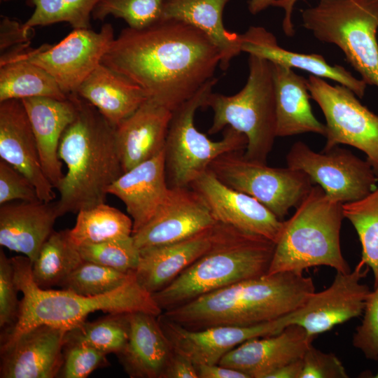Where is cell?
Returning <instances> with one entry per match:
<instances>
[{
    "instance_id": "cell-11",
    "label": "cell",
    "mask_w": 378,
    "mask_h": 378,
    "mask_svg": "<svg viewBox=\"0 0 378 378\" xmlns=\"http://www.w3.org/2000/svg\"><path fill=\"white\" fill-rule=\"evenodd\" d=\"M307 88L321 108L326 124L323 150L340 144L363 152L378 177V115L363 106L347 87L332 85L322 78L309 75Z\"/></svg>"
},
{
    "instance_id": "cell-47",
    "label": "cell",
    "mask_w": 378,
    "mask_h": 378,
    "mask_svg": "<svg viewBox=\"0 0 378 378\" xmlns=\"http://www.w3.org/2000/svg\"><path fill=\"white\" fill-rule=\"evenodd\" d=\"M199 378H248L237 370L218 364L196 365Z\"/></svg>"
},
{
    "instance_id": "cell-43",
    "label": "cell",
    "mask_w": 378,
    "mask_h": 378,
    "mask_svg": "<svg viewBox=\"0 0 378 378\" xmlns=\"http://www.w3.org/2000/svg\"><path fill=\"white\" fill-rule=\"evenodd\" d=\"M38 200L36 188L30 180L12 165L0 159V205L13 200Z\"/></svg>"
},
{
    "instance_id": "cell-20",
    "label": "cell",
    "mask_w": 378,
    "mask_h": 378,
    "mask_svg": "<svg viewBox=\"0 0 378 378\" xmlns=\"http://www.w3.org/2000/svg\"><path fill=\"white\" fill-rule=\"evenodd\" d=\"M0 158L30 180L40 200L53 201L54 187L43 171L34 134L22 99L0 102Z\"/></svg>"
},
{
    "instance_id": "cell-24",
    "label": "cell",
    "mask_w": 378,
    "mask_h": 378,
    "mask_svg": "<svg viewBox=\"0 0 378 378\" xmlns=\"http://www.w3.org/2000/svg\"><path fill=\"white\" fill-rule=\"evenodd\" d=\"M157 317L143 312L130 313L128 340L117 356L131 378H163L174 354Z\"/></svg>"
},
{
    "instance_id": "cell-36",
    "label": "cell",
    "mask_w": 378,
    "mask_h": 378,
    "mask_svg": "<svg viewBox=\"0 0 378 378\" xmlns=\"http://www.w3.org/2000/svg\"><path fill=\"white\" fill-rule=\"evenodd\" d=\"M34 10L23 24L27 29L57 22L74 29H89L92 13L99 0H31Z\"/></svg>"
},
{
    "instance_id": "cell-6",
    "label": "cell",
    "mask_w": 378,
    "mask_h": 378,
    "mask_svg": "<svg viewBox=\"0 0 378 378\" xmlns=\"http://www.w3.org/2000/svg\"><path fill=\"white\" fill-rule=\"evenodd\" d=\"M342 205L329 198L319 186H313L292 216L283 221L267 274H303L316 266L350 272L340 246Z\"/></svg>"
},
{
    "instance_id": "cell-2",
    "label": "cell",
    "mask_w": 378,
    "mask_h": 378,
    "mask_svg": "<svg viewBox=\"0 0 378 378\" xmlns=\"http://www.w3.org/2000/svg\"><path fill=\"white\" fill-rule=\"evenodd\" d=\"M314 292L313 279L303 274H265L208 293L161 315L189 330L253 326L295 312Z\"/></svg>"
},
{
    "instance_id": "cell-49",
    "label": "cell",
    "mask_w": 378,
    "mask_h": 378,
    "mask_svg": "<svg viewBox=\"0 0 378 378\" xmlns=\"http://www.w3.org/2000/svg\"><path fill=\"white\" fill-rule=\"evenodd\" d=\"M302 358L287 363L272 372L267 378H301Z\"/></svg>"
},
{
    "instance_id": "cell-12",
    "label": "cell",
    "mask_w": 378,
    "mask_h": 378,
    "mask_svg": "<svg viewBox=\"0 0 378 378\" xmlns=\"http://www.w3.org/2000/svg\"><path fill=\"white\" fill-rule=\"evenodd\" d=\"M286 160L288 167L304 172L329 198L342 204L364 197L377 187L378 177L368 160L338 146L317 153L297 141Z\"/></svg>"
},
{
    "instance_id": "cell-30",
    "label": "cell",
    "mask_w": 378,
    "mask_h": 378,
    "mask_svg": "<svg viewBox=\"0 0 378 378\" xmlns=\"http://www.w3.org/2000/svg\"><path fill=\"white\" fill-rule=\"evenodd\" d=\"M229 1L169 0L163 14V19L184 22L204 33L218 50L223 71L242 52L241 34L228 31L223 24V10Z\"/></svg>"
},
{
    "instance_id": "cell-48",
    "label": "cell",
    "mask_w": 378,
    "mask_h": 378,
    "mask_svg": "<svg viewBox=\"0 0 378 378\" xmlns=\"http://www.w3.org/2000/svg\"><path fill=\"white\" fill-rule=\"evenodd\" d=\"M298 0H274L272 6L281 8L284 10V18L282 22V29L284 34L292 37L295 34L294 25L292 22V13L295 3Z\"/></svg>"
},
{
    "instance_id": "cell-44",
    "label": "cell",
    "mask_w": 378,
    "mask_h": 378,
    "mask_svg": "<svg viewBox=\"0 0 378 378\" xmlns=\"http://www.w3.org/2000/svg\"><path fill=\"white\" fill-rule=\"evenodd\" d=\"M301 378H347L341 360L332 353H325L311 344L302 358Z\"/></svg>"
},
{
    "instance_id": "cell-21",
    "label": "cell",
    "mask_w": 378,
    "mask_h": 378,
    "mask_svg": "<svg viewBox=\"0 0 378 378\" xmlns=\"http://www.w3.org/2000/svg\"><path fill=\"white\" fill-rule=\"evenodd\" d=\"M60 217L56 202H9L0 206V244L34 263Z\"/></svg>"
},
{
    "instance_id": "cell-31",
    "label": "cell",
    "mask_w": 378,
    "mask_h": 378,
    "mask_svg": "<svg viewBox=\"0 0 378 378\" xmlns=\"http://www.w3.org/2000/svg\"><path fill=\"white\" fill-rule=\"evenodd\" d=\"M20 46L1 53L0 102L34 97L68 99L50 74L22 57Z\"/></svg>"
},
{
    "instance_id": "cell-10",
    "label": "cell",
    "mask_w": 378,
    "mask_h": 378,
    "mask_svg": "<svg viewBox=\"0 0 378 378\" xmlns=\"http://www.w3.org/2000/svg\"><path fill=\"white\" fill-rule=\"evenodd\" d=\"M244 153L222 154L208 169L223 184L254 197L282 220L309 192L312 180L302 171L272 167L247 159Z\"/></svg>"
},
{
    "instance_id": "cell-29",
    "label": "cell",
    "mask_w": 378,
    "mask_h": 378,
    "mask_svg": "<svg viewBox=\"0 0 378 378\" xmlns=\"http://www.w3.org/2000/svg\"><path fill=\"white\" fill-rule=\"evenodd\" d=\"M275 88L276 136H288L304 133L326 136V125L312 113L307 79L292 68L272 63Z\"/></svg>"
},
{
    "instance_id": "cell-35",
    "label": "cell",
    "mask_w": 378,
    "mask_h": 378,
    "mask_svg": "<svg viewBox=\"0 0 378 378\" xmlns=\"http://www.w3.org/2000/svg\"><path fill=\"white\" fill-rule=\"evenodd\" d=\"M342 208L361 244L359 262L372 270L375 287L378 285V186L364 197L343 204Z\"/></svg>"
},
{
    "instance_id": "cell-15",
    "label": "cell",
    "mask_w": 378,
    "mask_h": 378,
    "mask_svg": "<svg viewBox=\"0 0 378 378\" xmlns=\"http://www.w3.org/2000/svg\"><path fill=\"white\" fill-rule=\"evenodd\" d=\"M360 262L354 270L337 272L329 287L314 292L305 303L293 312L291 324L302 326L309 336L329 331L333 327L360 316L370 292L360 282L368 270L363 271Z\"/></svg>"
},
{
    "instance_id": "cell-41",
    "label": "cell",
    "mask_w": 378,
    "mask_h": 378,
    "mask_svg": "<svg viewBox=\"0 0 378 378\" xmlns=\"http://www.w3.org/2000/svg\"><path fill=\"white\" fill-rule=\"evenodd\" d=\"M18 289L14 279L11 258L0 251V328L1 338L8 334L16 325L20 301L18 300Z\"/></svg>"
},
{
    "instance_id": "cell-1",
    "label": "cell",
    "mask_w": 378,
    "mask_h": 378,
    "mask_svg": "<svg viewBox=\"0 0 378 378\" xmlns=\"http://www.w3.org/2000/svg\"><path fill=\"white\" fill-rule=\"evenodd\" d=\"M220 61L218 50L201 31L163 19L143 29H123L101 63L173 112L215 78Z\"/></svg>"
},
{
    "instance_id": "cell-51",
    "label": "cell",
    "mask_w": 378,
    "mask_h": 378,
    "mask_svg": "<svg viewBox=\"0 0 378 378\" xmlns=\"http://www.w3.org/2000/svg\"><path fill=\"white\" fill-rule=\"evenodd\" d=\"M1 1H10V0H1Z\"/></svg>"
},
{
    "instance_id": "cell-23",
    "label": "cell",
    "mask_w": 378,
    "mask_h": 378,
    "mask_svg": "<svg viewBox=\"0 0 378 378\" xmlns=\"http://www.w3.org/2000/svg\"><path fill=\"white\" fill-rule=\"evenodd\" d=\"M59 100L46 97L22 99L36 139L44 174L55 188L64 177L58 150L61 137L76 113V96Z\"/></svg>"
},
{
    "instance_id": "cell-13",
    "label": "cell",
    "mask_w": 378,
    "mask_h": 378,
    "mask_svg": "<svg viewBox=\"0 0 378 378\" xmlns=\"http://www.w3.org/2000/svg\"><path fill=\"white\" fill-rule=\"evenodd\" d=\"M114 39L112 25L106 23L98 32L90 28L74 29L55 45L32 48L30 43L22 44L20 53L50 74L69 96L77 94L82 83L101 64Z\"/></svg>"
},
{
    "instance_id": "cell-9",
    "label": "cell",
    "mask_w": 378,
    "mask_h": 378,
    "mask_svg": "<svg viewBox=\"0 0 378 378\" xmlns=\"http://www.w3.org/2000/svg\"><path fill=\"white\" fill-rule=\"evenodd\" d=\"M217 78L206 83L192 98L172 112L164 148L166 178L169 188L189 187L216 158L225 153L244 151L246 136L226 127L223 139L211 141L195 125V115L212 92Z\"/></svg>"
},
{
    "instance_id": "cell-5",
    "label": "cell",
    "mask_w": 378,
    "mask_h": 378,
    "mask_svg": "<svg viewBox=\"0 0 378 378\" xmlns=\"http://www.w3.org/2000/svg\"><path fill=\"white\" fill-rule=\"evenodd\" d=\"M11 260L15 282L23 297L18 322L8 334L1 338V344L43 323L69 330L85 322L88 316L96 311L143 312L156 316L162 313L152 294L139 284L134 271L116 290L102 295L87 297L63 289H42L32 279V264L27 256H15Z\"/></svg>"
},
{
    "instance_id": "cell-27",
    "label": "cell",
    "mask_w": 378,
    "mask_h": 378,
    "mask_svg": "<svg viewBox=\"0 0 378 378\" xmlns=\"http://www.w3.org/2000/svg\"><path fill=\"white\" fill-rule=\"evenodd\" d=\"M241 50L272 63L308 71L311 75L325 78L343 85L359 98H363L367 84L356 78L344 66L328 64L318 54H304L288 50L279 46L275 36L260 26H251L241 34Z\"/></svg>"
},
{
    "instance_id": "cell-28",
    "label": "cell",
    "mask_w": 378,
    "mask_h": 378,
    "mask_svg": "<svg viewBox=\"0 0 378 378\" xmlns=\"http://www.w3.org/2000/svg\"><path fill=\"white\" fill-rule=\"evenodd\" d=\"M77 94L114 127L148 99L139 85L102 63L82 83Z\"/></svg>"
},
{
    "instance_id": "cell-25",
    "label": "cell",
    "mask_w": 378,
    "mask_h": 378,
    "mask_svg": "<svg viewBox=\"0 0 378 378\" xmlns=\"http://www.w3.org/2000/svg\"><path fill=\"white\" fill-rule=\"evenodd\" d=\"M169 188L163 150L153 158L123 172L108 188L107 192L119 198L125 205L133 222V234L151 219Z\"/></svg>"
},
{
    "instance_id": "cell-33",
    "label": "cell",
    "mask_w": 378,
    "mask_h": 378,
    "mask_svg": "<svg viewBox=\"0 0 378 378\" xmlns=\"http://www.w3.org/2000/svg\"><path fill=\"white\" fill-rule=\"evenodd\" d=\"M132 232L131 217L105 203L80 210L74 227L69 230L77 246L128 238Z\"/></svg>"
},
{
    "instance_id": "cell-42",
    "label": "cell",
    "mask_w": 378,
    "mask_h": 378,
    "mask_svg": "<svg viewBox=\"0 0 378 378\" xmlns=\"http://www.w3.org/2000/svg\"><path fill=\"white\" fill-rule=\"evenodd\" d=\"M363 318L352 338L354 346L366 358L378 360V285L370 292L363 311Z\"/></svg>"
},
{
    "instance_id": "cell-19",
    "label": "cell",
    "mask_w": 378,
    "mask_h": 378,
    "mask_svg": "<svg viewBox=\"0 0 378 378\" xmlns=\"http://www.w3.org/2000/svg\"><path fill=\"white\" fill-rule=\"evenodd\" d=\"M314 339L302 326L290 324L275 335L246 340L225 354L218 364L248 378H267L281 366L302 358Z\"/></svg>"
},
{
    "instance_id": "cell-18",
    "label": "cell",
    "mask_w": 378,
    "mask_h": 378,
    "mask_svg": "<svg viewBox=\"0 0 378 378\" xmlns=\"http://www.w3.org/2000/svg\"><path fill=\"white\" fill-rule=\"evenodd\" d=\"M66 331L43 323L1 343L0 377H57Z\"/></svg>"
},
{
    "instance_id": "cell-32",
    "label": "cell",
    "mask_w": 378,
    "mask_h": 378,
    "mask_svg": "<svg viewBox=\"0 0 378 378\" xmlns=\"http://www.w3.org/2000/svg\"><path fill=\"white\" fill-rule=\"evenodd\" d=\"M83 260L69 230L53 231L32 264V279L39 288L51 289L59 286Z\"/></svg>"
},
{
    "instance_id": "cell-45",
    "label": "cell",
    "mask_w": 378,
    "mask_h": 378,
    "mask_svg": "<svg viewBox=\"0 0 378 378\" xmlns=\"http://www.w3.org/2000/svg\"><path fill=\"white\" fill-rule=\"evenodd\" d=\"M32 29H27L23 27V24L18 20L1 15L0 20L1 53L14 46L30 43Z\"/></svg>"
},
{
    "instance_id": "cell-37",
    "label": "cell",
    "mask_w": 378,
    "mask_h": 378,
    "mask_svg": "<svg viewBox=\"0 0 378 378\" xmlns=\"http://www.w3.org/2000/svg\"><path fill=\"white\" fill-rule=\"evenodd\" d=\"M133 272L125 273L83 260L59 286L80 295L98 296L111 293L122 286Z\"/></svg>"
},
{
    "instance_id": "cell-39",
    "label": "cell",
    "mask_w": 378,
    "mask_h": 378,
    "mask_svg": "<svg viewBox=\"0 0 378 378\" xmlns=\"http://www.w3.org/2000/svg\"><path fill=\"white\" fill-rule=\"evenodd\" d=\"M78 250L83 260L125 273L135 271L139 261V249L136 246L132 236L82 245L78 246Z\"/></svg>"
},
{
    "instance_id": "cell-4",
    "label": "cell",
    "mask_w": 378,
    "mask_h": 378,
    "mask_svg": "<svg viewBox=\"0 0 378 378\" xmlns=\"http://www.w3.org/2000/svg\"><path fill=\"white\" fill-rule=\"evenodd\" d=\"M275 243L216 222L209 249L152 296L163 312L232 284L267 273Z\"/></svg>"
},
{
    "instance_id": "cell-14",
    "label": "cell",
    "mask_w": 378,
    "mask_h": 378,
    "mask_svg": "<svg viewBox=\"0 0 378 378\" xmlns=\"http://www.w3.org/2000/svg\"><path fill=\"white\" fill-rule=\"evenodd\" d=\"M293 314L257 325H220L202 330L187 329L161 314L157 318L174 351L197 365L218 364L225 354L246 340L279 333L291 324Z\"/></svg>"
},
{
    "instance_id": "cell-22",
    "label": "cell",
    "mask_w": 378,
    "mask_h": 378,
    "mask_svg": "<svg viewBox=\"0 0 378 378\" xmlns=\"http://www.w3.org/2000/svg\"><path fill=\"white\" fill-rule=\"evenodd\" d=\"M172 116V111L148 99L115 127L124 172L164 150Z\"/></svg>"
},
{
    "instance_id": "cell-46",
    "label": "cell",
    "mask_w": 378,
    "mask_h": 378,
    "mask_svg": "<svg viewBox=\"0 0 378 378\" xmlns=\"http://www.w3.org/2000/svg\"><path fill=\"white\" fill-rule=\"evenodd\" d=\"M163 378H199L196 365L187 356L174 351Z\"/></svg>"
},
{
    "instance_id": "cell-8",
    "label": "cell",
    "mask_w": 378,
    "mask_h": 378,
    "mask_svg": "<svg viewBox=\"0 0 378 378\" xmlns=\"http://www.w3.org/2000/svg\"><path fill=\"white\" fill-rule=\"evenodd\" d=\"M302 26L337 46L367 84L378 88V0H319L302 12Z\"/></svg>"
},
{
    "instance_id": "cell-7",
    "label": "cell",
    "mask_w": 378,
    "mask_h": 378,
    "mask_svg": "<svg viewBox=\"0 0 378 378\" xmlns=\"http://www.w3.org/2000/svg\"><path fill=\"white\" fill-rule=\"evenodd\" d=\"M248 61V76L244 88L232 96L211 92L202 108H211L214 112L209 134L231 127L247 138L244 156L267 163L277 137L272 64L254 55H249Z\"/></svg>"
},
{
    "instance_id": "cell-40",
    "label": "cell",
    "mask_w": 378,
    "mask_h": 378,
    "mask_svg": "<svg viewBox=\"0 0 378 378\" xmlns=\"http://www.w3.org/2000/svg\"><path fill=\"white\" fill-rule=\"evenodd\" d=\"M106 354L80 342H64L63 361L57 377L85 378L108 364Z\"/></svg>"
},
{
    "instance_id": "cell-16",
    "label": "cell",
    "mask_w": 378,
    "mask_h": 378,
    "mask_svg": "<svg viewBox=\"0 0 378 378\" xmlns=\"http://www.w3.org/2000/svg\"><path fill=\"white\" fill-rule=\"evenodd\" d=\"M189 187L202 198L216 222L276 242L283 221L254 197L223 184L209 169Z\"/></svg>"
},
{
    "instance_id": "cell-52",
    "label": "cell",
    "mask_w": 378,
    "mask_h": 378,
    "mask_svg": "<svg viewBox=\"0 0 378 378\" xmlns=\"http://www.w3.org/2000/svg\"><path fill=\"white\" fill-rule=\"evenodd\" d=\"M375 377H378V372H377V374H376Z\"/></svg>"
},
{
    "instance_id": "cell-26",
    "label": "cell",
    "mask_w": 378,
    "mask_h": 378,
    "mask_svg": "<svg viewBox=\"0 0 378 378\" xmlns=\"http://www.w3.org/2000/svg\"><path fill=\"white\" fill-rule=\"evenodd\" d=\"M214 225L182 241L140 249L134 271L139 284L151 294L169 285L209 249Z\"/></svg>"
},
{
    "instance_id": "cell-17",
    "label": "cell",
    "mask_w": 378,
    "mask_h": 378,
    "mask_svg": "<svg viewBox=\"0 0 378 378\" xmlns=\"http://www.w3.org/2000/svg\"><path fill=\"white\" fill-rule=\"evenodd\" d=\"M216 223L202 198L190 187L169 188L151 219L132 234L140 250L182 241Z\"/></svg>"
},
{
    "instance_id": "cell-34",
    "label": "cell",
    "mask_w": 378,
    "mask_h": 378,
    "mask_svg": "<svg viewBox=\"0 0 378 378\" xmlns=\"http://www.w3.org/2000/svg\"><path fill=\"white\" fill-rule=\"evenodd\" d=\"M129 316L127 312L109 313L92 322L85 321L67 330L64 342L83 343L106 355H118L128 340Z\"/></svg>"
},
{
    "instance_id": "cell-50",
    "label": "cell",
    "mask_w": 378,
    "mask_h": 378,
    "mask_svg": "<svg viewBox=\"0 0 378 378\" xmlns=\"http://www.w3.org/2000/svg\"><path fill=\"white\" fill-rule=\"evenodd\" d=\"M274 0H249L248 8L250 13L256 15L272 6Z\"/></svg>"
},
{
    "instance_id": "cell-38",
    "label": "cell",
    "mask_w": 378,
    "mask_h": 378,
    "mask_svg": "<svg viewBox=\"0 0 378 378\" xmlns=\"http://www.w3.org/2000/svg\"><path fill=\"white\" fill-rule=\"evenodd\" d=\"M169 0H99L92 18L103 21L112 15L122 19L128 27L143 29L163 20L164 9Z\"/></svg>"
},
{
    "instance_id": "cell-3",
    "label": "cell",
    "mask_w": 378,
    "mask_h": 378,
    "mask_svg": "<svg viewBox=\"0 0 378 378\" xmlns=\"http://www.w3.org/2000/svg\"><path fill=\"white\" fill-rule=\"evenodd\" d=\"M76 102V116L64 130L58 150L67 168L57 188L59 216L105 203L108 188L124 172L115 127L78 94Z\"/></svg>"
}]
</instances>
